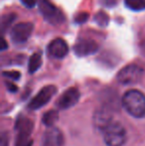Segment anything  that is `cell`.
<instances>
[{
    "mask_svg": "<svg viewBox=\"0 0 145 146\" xmlns=\"http://www.w3.org/2000/svg\"><path fill=\"white\" fill-rule=\"evenodd\" d=\"M37 4L39 11L47 22L53 25H60L65 22L66 17L64 13L50 0H37Z\"/></svg>",
    "mask_w": 145,
    "mask_h": 146,
    "instance_id": "3",
    "label": "cell"
},
{
    "mask_svg": "<svg viewBox=\"0 0 145 146\" xmlns=\"http://www.w3.org/2000/svg\"><path fill=\"white\" fill-rule=\"evenodd\" d=\"M95 22L99 26V27H107L109 23V17L105 12L99 11L95 14V18H93Z\"/></svg>",
    "mask_w": 145,
    "mask_h": 146,
    "instance_id": "16",
    "label": "cell"
},
{
    "mask_svg": "<svg viewBox=\"0 0 145 146\" xmlns=\"http://www.w3.org/2000/svg\"><path fill=\"white\" fill-rule=\"evenodd\" d=\"M34 122L30 118L25 116H19L16 120L15 129L17 130V136L15 140V146H25L30 141L29 137L33 132Z\"/></svg>",
    "mask_w": 145,
    "mask_h": 146,
    "instance_id": "5",
    "label": "cell"
},
{
    "mask_svg": "<svg viewBox=\"0 0 145 146\" xmlns=\"http://www.w3.org/2000/svg\"><path fill=\"white\" fill-rule=\"evenodd\" d=\"M113 121L112 114L109 108H101L97 110L93 113V125L97 129L103 131L110 123Z\"/></svg>",
    "mask_w": 145,
    "mask_h": 146,
    "instance_id": "12",
    "label": "cell"
},
{
    "mask_svg": "<svg viewBox=\"0 0 145 146\" xmlns=\"http://www.w3.org/2000/svg\"><path fill=\"white\" fill-rule=\"evenodd\" d=\"M79 90L75 88H70L58 98L56 102V106L60 110H68L73 106H75L79 100Z\"/></svg>",
    "mask_w": 145,
    "mask_h": 146,
    "instance_id": "9",
    "label": "cell"
},
{
    "mask_svg": "<svg viewBox=\"0 0 145 146\" xmlns=\"http://www.w3.org/2000/svg\"><path fill=\"white\" fill-rule=\"evenodd\" d=\"M124 4L132 11L139 12L145 10V0H124Z\"/></svg>",
    "mask_w": 145,
    "mask_h": 146,
    "instance_id": "15",
    "label": "cell"
},
{
    "mask_svg": "<svg viewBox=\"0 0 145 146\" xmlns=\"http://www.w3.org/2000/svg\"><path fill=\"white\" fill-rule=\"evenodd\" d=\"M121 104L131 116L142 118L145 116V94L138 90H129L123 94Z\"/></svg>",
    "mask_w": 145,
    "mask_h": 146,
    "instance_id": "1",
    "label": "cell"
},
{
    "mask_svg": "<svg viewBox=\"0 0 145 146\" xmlns=\"http://www.w3.org/2000/svg\"><path fill=\"white\" fill-rule=\"evenodd\" d=\"M25 146H33V140H30L29 142H28Z\"/></svg>",
    "mask_w": 145,
    "mask_h": 146,
    "instance_id": "25",
    "label": "cell"
},
{
    "mask_svg": "<svg viewBox=\"0 0 145 146\" xmlns=\"http://www.w3.org/2000/svg\"><path fill=\"white\" fill-rule=\"evenodd\" d=\"M8 49V44L4 38H2V45H1V51H5Z\"/></svg>",
    "mask_w": 145,
    "mask_h": 146,
    "instance_id": "24",
    "label": "cell"
},
{
    "mask_svg": "<svg viewBox=\"0 0 145 146\" xmlns=\"http://www.w3.org/2000/svg\"><path fill=\"white\" fill-rule=\"evenodd\" d=\"M59 119V112L55 110H50L46 111L42 116V122L47 127H53Z\"/></svg>",
    "mask_w": 145,
    "mask_h": 146,
    "instance_id": "14",
    "label": "cell"
},
{
    "mask_svg": "<svg viewBox=\"0 0 145 146\" xmlns=\"http://www.w3.org/2000/svg\"><path fill=\"white\" fill-rule=\"evenodd\" d=\"M5 85H6V87H7V88H8V90H9V92H17L18 88H17V86H16V85L10 83V82H5Z\"/></svg>",
    "mask_w": 145,
    "mask_h": 146,
    "instance_id": "22",
    "label": "cell"
},
{
    "mask_svg": "<svg viewBox=\"0 0 145 146\" xmlns=\"http://www.w3.org/2000/svg\"><path fill=\"white\" fill-rule=\"evenodd\" d=\"M2 75H3V77L8 78L12 81H18L21 78V74L17 71H4Z\"/></svg>",
    "mask_w": 145,
    "mask_h": 146,
    "instance_id": "19",
    "label": "cell"
},
{
    "mask_svg": "<svg viewBox=\"0 0 145 146\" xmlns=\"http://www.w3.org/2000/svg\"><path fill=\"white\" fill-rule=\"evenodd\" d=\"M16 18H17V15H15L14 13L4 15L1 19V30H2V32L5 33V31L10 27V25H11L14 21H15Z\"/></svg>",
    "mask_w": 145,
    "mask_h": 146,
    "instance_id": "17",
    "label": "cell"
},
{
    "mask_svg": "<svg viewBox=\"0 0 145 146\" xmlns=\"http://www.w3.org/2000/svg\"><path fill=\"white\" fill-rule=\"evenodd\" d=\"M34 30L32 22H21L13 26L10 31V38L14 44L21 45L28 41Z\"/></svg>",
    "mask_w": 145,
    "mask_h": 146,
    "instance_id": "6",
    "label": "cell"
},
{
    "mask_svg": "<svg viewBox=\"0 0 145 146\" xmlns=\"http://www.w3.org/2000/svg\"><path fill=\"white\" fill-rule=\"evenodd\" d=\"M101 2H103L107 7H113V6H115L116 3H117V0H101Z\"/></svg>",
    "mask_w": 145,
    "mask_h": 146,
    "instance_id": "23",
    "label": "cell"
},
{
    "mask_svg": "<svg viewBox=\"0 0 145 146\" xmlns=\"http://www.w3.org/2000/svg\"><path fill=\"white\" fill-rule=\"evenodd\" d=\"M57 92V88L53 85L45 86L44 88H42L40 90V92L30 100V102L28 104V108L32 110H40L41 108L45 106L51 100V98L56 94Z\"/></svg>",
    "mask_w": 145,
    "mask_h": 146,
    "instance_id": "7",
    "label": "cell"
},
{
    "mask_svg": "<svg viewBox=\"0 0 145 146\" xmlns=\"http://www.w3.org/2000/svg\"><path fill=\"white\" fill-rule=\"evenodd\" d=\"M42 66V53L35 52L30 57L28 62V72L29 74H34L38 71Z\"/></svg>",
    "mask_w": 145,
    "mask_h": 146,
    "instance_id": "13",
    "label": "cell"
},
{
    "mask_svg": "<svg viewBox=\"0 0 145 146\" xmlns=\"http://www.w3.org/2000/svg\"><path fill=\"white\" fill-rule=\"evenodd\" d=\"M103 133V140L107 146H122L126 141L125 128L117 121H112Z\"/></svg>",
    "mask_w": 145,
    "mask_h": 146,
    "instance_id": "2",
    "label": "cell"
},
{
    "mask_svg": "<svg viewBox=\"0 0 145 146\" xmlns=\"http://www.w3.org/2000/svg\"><path fill=\"white\" fill-rule=\"evenodd\" d=\"M0 146H9V134L6 131H2L0 135Z\"/></svg>",
    "mask_w": 145,
    "mask_h": 146,
    "instance_id": "20",
    "label": "cell"
},
{
    "mask_svg": "<svg viewBox=\"0 0 145 146\" xmlns=\"http://www.w3.org/2000/svg\"><path fill=\"white\" fill-rule=\"evenodd\" d=\"M21 3L27 8H33L36 6L37 0H20Z\"/></svg>",
    "mask_w": 145,
    "mask_h": 146,
    "instance_id": "21",
    "label": "cell"
},
{
    "mask_svg": "<svg viewBox=\"0 0 145 146\" xmlns=\"http://www.w3.org/2000/svg\"><path fill=\"white\" fill-rule=\"evenodd\" d=\"M89 13L87 12H79V13H77L73 18V21L77 24H83L87 21L89 19Z\"/></svg>",
    "mask_w": 145,
    "mask_h": 146,
    "instance_id": "18",
    "label": "cell"
},
{
    "mask_svg": "<svg viewBox=\"0 0 145 146\" xmlns=\"http://www.w3.org/2000/svg\"><path fill=\"white\" fill-rule=\"evenodd\" d=\"M47 51L50 57L55 59H63L69 53V45L64 39L56 38L49 43Z\"/></svg>",
    "mask_w": 145,
    "mask_h": 146,
    "instance_id": "11",
    "label": "cell"
},
{
    "mask_svg": "<svg viewBox=\"0 0 145 146\" xmlns=\"http://www.w3.org/2000/svg\"><path fill=\"white\" fill-rule=\"evenodd\" d=\"M143 69L135 64H130L122 68L116 75V80L121 85H135L139 83L143 76Z\"/></svg>",
    "mask_w": 145,
    "mask_h": 146,
    "instance_id": "4",
    "label": "cell"
},
{
    "mask_svg": "<svg viewBox=\"0 0 145 146\" xmlns=\"http://www.w3.org/2000/svg\"><path fill=\"white\" fill-rule=\"evenodd\" d=\"M65 139L62 131L58 127H49L42 137L41 146H64Z\"/></svg>",
    "mask_w": 145,
    "mask_h": 146,
    "instance_id": "10",
    "label": "cell"
},
{
    "mask_svg": "<svg viewBox=\"0 0 145 146\" xmlns=\"http://www.w3.org/2000/svg\"><path fill=\"white\" fill-rule=\"evenodd\" d=\"M99 44L93 39H79L73 47L77 57H87L93 55L99 51Z\"/></svg>",
    "mask_w": 145,
    "mask_h": 146,
    "instance_id": "8",
    "label": "cell"
}]
</instances>
